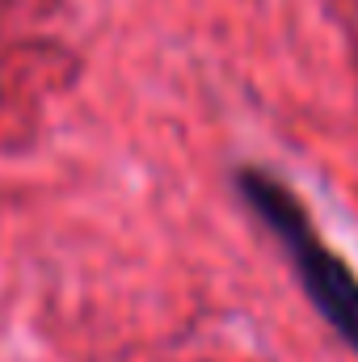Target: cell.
I'll return each instance as SVG.
<instances>
[{
  "instance_id": "1",
  "label": "cell",
  "mask_w": 358,
  "mask_h": 362,
  "mask_svg": "<svg viewBox=\"0 0 358 362\" xmlns=\"http://www.w3.org/2000/svg\"><path fill=\"white\" fill-rule=\"evenodd\" d=\"M232 189L245 202V211L262 223V232L278 245L312 312L358 358V270L321 236L308 202L262 165H236Z\"/></svg>"
}]
</instances>
